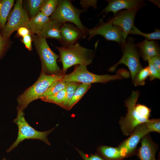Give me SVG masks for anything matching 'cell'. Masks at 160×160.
<instances>
[{
  "mask_svg": "<svg viewBox=\"0 0 160 160\" xmlns=\"http://www.w3.org/2000/svg\"><path fill=\"white\" fill-rule=\"evenodd\" d=\"M97 0H81L80 4L82 7L86 10V9L89 7H92L94 9H97Z\"/></svg>",
  "mask_w": 160,
  "mask_h": 160,
  "instance_id": "obj_33",
  "label": "cell"
},
{
  "mask_svg": "<svg viewBox=\"0 0 160 160\" xmlns=\"http://www.w3.org/2000/svg\"><path fill=\"white\" fill-rule=\"evenodd\" d=\"M32 39L41 60V71L48 75H57L62 73L57 62L59 56L51 49L46 39L41 35H34Z\"/></svg>",
  "mask_w": 160,
  "mask_h": 160,
  "instance_id": "obj_4",
  "label": "cell"
},
{
  "mask_svg": "<svg viewBox=\"0 0 160 160\" xmlns=\"http://www.w3.org/2000/svg\"><path fill=\"white\" fill-rule=\"evenodd\" d=\"M86 10L76 7L73 5L71 1L58 0L56 9L51 16L49 19L56 20L62 23H73L80 29L87 36L89 29L84 25L80 19V14Z\"/></svg>",
  "mask_w": 160,
  "mask_h": 160,
  "instance_id": "obj_7",
  "label": "cell"
},
{
  "mask_svg": "<svg viewBox=\"0 0 160 160\" xmlns=\"http://www.w3.org/2000/svg\"><path fill=\"white\" fill-rule=\"evenodd\" d=\"M75 148L78 151L82 160H106L98 153L91 154L88 156L78 149Z\"/></svg>",
  "mask_w": 160,
  "mask_h": 160,
  "instance_id": "obj_31",
  "label": "cell"
},
{
  "mask_svg": "<svg viewBox=\"0 0 160 160\" xmlns=\"http://www.w3.org/2000/svg\"><path fill=\"white\" fill-rule=\"evenodd\" d=\"M60 53V62L62 63L63 73L73 65L91 64L95 56V50L84 47L78 42L61 47L55 46Z\"/></svg>",
  "mask_w": 160,
  "mask_h": 160,
  "instance_id": "obj_1",
  "label": "cell"
},
{
  "mask_svg": "<svg viewBox=\"0 0 160 160\" xmlns=\"http://www.w3.org/2000/svg\"><path fill=\"white\" fill-rule=\"evenodd\" d=\"M97 151L98 154L106 160H121L125 157L118 147L101 145L97 148Z\"/></svg>",
  "mask_w": 160,
  "mask_h": 160,
  "instance_id": "obj_18",
  "label": "cell"
},
{
  "mask_svg": "<svg viewBox=\"0 0 160 160\" xmlns=\"http://www.w3.org/2000/svg\"><path fill=\"white\" fill-rule=\"evenodd\" d=\"M1 160H8L6 158H3Z\"/></svg>",
  "mask_w": 160,
  "mask_h": 160,
  "instance_id": "obj_39",
  "label": "cell"
},
{
  "mask_svg": "<svg viewBox=\"0 0 160 160\" xmlns=\"http://www.w3.org/2000/svg\"><path fill=\"white\" fill-rule=\"evenodd\" d=\"M149 76L148 66L143 68L135 75L133 81L135 86L143 85L145 84V80Z\"/></svg>",
  "mask_w": 160,
  "mask_h": 160,
  "instance_id": "obj_28",
  "label": "cell"
},
{
  "mask_svg": "<svg viewBox=\"0 0 160 160\" xmlns=\"http://www.w3.org/2000/svg\"><path fill=\"white\" fill-rule=\"evenodd\" d=\"M32 38L30 33L28 35L23 37L22 41L25 44V47L29 51L31 50L32 48Z\"/></svg>",
  "mask_w": 160,
  "mask_h": 160,
  "instance_id": "obj_34",
  "label": "cell"
},
{
  "mask_svg": "<svg viewBox=\"0 0 160 160\" xmlns=\"http://www.w3.org/2000/svg\"><path fill=\"white\" fill-rule=\"evenodd\" d=\"M1 3H0V8H1Z\"/></svg>",
  "mask_w": 160,
  "mask_h": 160,
  "instance_id": "obj_40",
  "label": "cell"
},
{
  "mask_svg": "<svg viewBox=\"0 0 160 160\" xmlns=\"http://www.w3.org/2000/svg\"><path fill=\"white\" fill-rule=\"evenodd\" d=\"M65 75L62 72L57 75H48L41 71L36 81L17 98L18 111H23L32 101L39 99L41 95L54 83L61 79Z\"/></svg>",
  "mask_w": 160,
  "mask_h": 160,
  "instance_id": "obj_3",
  "label": "cell"
},
{
  "mask_svg": "<svg viewBox=\"0 0 160 160\" xmlns=\"http://www.w3.org/2000/svg\"><path fill=\"white\" fill-rule=\"evenodd\" d=\"M88 40H91L96 35L102 36L106 40L117 42L121 46L126 39L124 32L119 26L113 25L107 21L104 22L103 18L93 28L89 29Z\"/></svg>",
  "mask_w": 160,
  "mask_h": 160,
  "instance_id": "obj_9",
  "label": "cell"
},
{
  "mask_svg": "<svg viewBox=\"0 0 160 160\" xmlns=\"http://www.w3.org/2000/svg\"><path fill=\"white\" fill-rule=\"evenodd\" d=\"M49 20V17L40 12L36 15L29 20L27 28L37 35H41L43 28Z\"/></svg>",
  "mask_w": 160,
  "mask_h": 160,
  "instance_id": "obj_19",
  "label": "cell"
},
{
  "mask_svg": "<svg viewBox=\"0 0 160 160\" xmlns=\"http://www.w3.org/2000/svg\"><path fill=\"white\" fill-rule=\"evenodd\" d=\"M148 1L157 5L160 8V0H149Z\"/></svg>",
  "mask_w": 160,
  "mask_h": 160,
  "instance_id": "obj_38",
  "label": "cell"
},
{
  "mask_svg": "<svg viewBox=\"0 0 160 160\" xmlns=\"http://www.w3.org/2000/svg\"><path fill=\"white\" fill-rule=\"evenodd\" d=\"M62 23L56 20H50L43 28L41 35L46 39H55L60 42V29Z\"/></svg>",
  "mask_w": 160,
  "mask_h": 160,
  "instance_id": "obj_17",
  "label": "cell"
},
{
  "mask_svg": "<svg viewBox=\"0 0 160 160\" xmlns=\"http://www.w3.org/2000/svg\"><path fill=\"white\" fill-rule=\"evenodd\" d=\"M141 145L137 152V156L140 160H156L155 154L158 145L152 140L148 134L140 140Z\"/></svg>",
  "mask_w": 160,
  "mask_h": 160,
  "instance_id": "obj_15",
  "label": "cell"
},
{
  "mask_svg": "<svg viewBox=\"0 0 160 160\" xmlns=\"http://www.w3.org/2000/svg\"><path fill=\"white\" fill-rule=\"evenodd\" d=\"M140 9L135 8L119 11L108 21L120 27L124 32L126 39L130 31L135 26V17Z\"/></svg>",
  "mask_w": 160,
  "mask_h": 160,
  "instance_id": "obj_12",
  "label": "cell"
},
{
  "mask_svg": "<svg viewBox=\"0 0 160 160\" xmlns=\"http://www.w3.org/2000/svg\"><path fill=\"white\" fill-rule=\"evenodd\" d=\"M130 34L141 35L148 40H160V30L156 28H155V31L153 32L145 33L141 32L135 26L130 31L129 34Z\"/></svg>",
  "mask_w": 160,
  "mask_h": 160,
  "instance_id": "obj_26",
  "label": "cell"
},
{
  "mask_svg": "<svg viewBox=\"0 0 160 160\" xmlns=\"http://www.w3.org/2000/svg\"><path fill=\"white\" fill-rule=\"evenodd\" d=\"M62 46L72 44L77 42L79 39L87 36L78 27L69 23H62L60 29Z\"/></svg>",
  "mask_w": 160,
  "mask_h": 160,
  "instance_id": "obj_14",
  "label": "cell"
},
{
  "mask_svg": "<svg viewBox=\"0 0 160 160\" xmlns=\"http://www.w3.org/2000/svg\"><path fill=\"white\" fill-rule=\"evenodd\" d=\"M17 31L18 34L23 37L30 33L29 30L26 27H21L19 28Z\"/></svg>",
  "mask_w": 160,
  "mask_h": 160,
  "instance_id": "obj_36",
  "label": "cell"
},
{
  "mask_svg": "<svg viewBox=\"0 0 160 160\" xmlns=\"http://www.w3.org/2000/svg\"><path fill=\"white\" fill-rule=\"evenodd\" d=\"M135 109L143 117L149 119L151 110L146 106L140 104H136Z\"/></svg>",
  "mask_w": 160,
  "mask_h": 160,
  "instance_id": "obj_30",
  "label": "cell"
},
{
  "mask_svg": "<svg viewBox=\"0 0 160 160\" xmlns=\"http://www.w3.org/2000/svg\"><path fill=\"white\" fill-rule=\"evenodd\" d=\"M146 126L150 132H160V120L159 119H149L145 122Z\"/></svg>",
  "mask_w": 160,
  "mask_h": 160,
  "instance_id": "obj_29",
  "label": "cell"
},
{
  "mask_svg": "<svg viewBox=\"0 0 160 160\" xmlns=\"http://www.w3.org/2000/svg\"><path fill=\"white\" fill-rule=\"evenodd\" d=\"M135 39L131 36L126 39L125 43L121 46L122 57L108 70L109 71H113L119 65L123 64L128 68L132 81L136 74L143 68L140 60V52L135 42Z\"/></svg>",
  "mask_w": 160,
  "mask_h": 160,
  "instance_id": "obj_5",
  "label": "cell"
},
{
  "mask_svg": "<svg viewBox=\"0 0 160 160\" xmlns=\"http://www.w3.org/2000/svg\"><path fill=\"white\" fill-rule=\"evenodd\" d=\"M29 20L27 13L23 7L22 0H17L9 14L7 22L3 28V37L6 40L19 28L23 27L27 28Z\"/></svg>",
  "mask_w": 160,
  "mask_h": 160,
  "instance_id": "obj_10",
  "label": "cell"
},
{
  "mask_svg": "<svg viewBox=\"0 0 160 160\" xmlns=\"http://www.w3.org/2000/svg\"><path fill=\"white\" fill-rule=\"evenodd\" d=\"M150 60L155 68L160 73V56H154L151 57Z\"/></svg>",
  "mask_w": 160,
  "mask_h": 160,
  "instance_id": "obj_35",
  "label": "cell"
},
{
  "mask_svg": "<svg viewBox=\"0 0 160 160\" xmlns=\"http://www.w3.org/2000/svg\"><path fill=\"white\" fill-rule=\"evenodd\" d=\"M67 85L66 87V95L62 108L65 109L71 100L74 93L78 87L81 84L74 82H66Z\"/></svg>",
  "mask_w": 160,
  "mask_h": 160,
  "instance_id": "obj_24",
  "label": "cell"
},
{
  "mask_svg": "<svg viewBox=\"0 0 160 160\" xmlns=\"http://www.w3.org/2000/svg\"><path fill=\"white\" fill-rule=\"evenodd\" d=\"M91 86V84H81L75 91L65 109L70 110L81 99Z\"/></svg>",
  "mask_w": 160,
  "mask_h": 160,
  "instance_id": "obj_20",
  "label": "cell"
},
{
  "mask_svg": "<svg viewBox=\"0 0 160 160\" xmlns=\"http://www.w3.org/2000/svg\"><path fill=\"white\" fill-rule=\"evenodd\" d=\"M140 95L138 91H133L130 95L125 101L127 112L125 116H122L119 121L121 131L125 135H130L136 126L146 122L149 119L141 116L135 109Z\"/></svg>",
  "mask_w": 160,
  "mask_h": 160,
  "instance_id": "obj_8",
  "label": "cell"
},
{
  "mask_svg": "<svg viewBox=\"0 0 160 160\" xmlns=\"http://www.w3.org/2000/svg\"><path fill=\"white\" fill-rule=\"evenodd\" d=\"M148 66L149 71L150 80L152 81L155 79H160V73L155 68L150 59L148 60Z\"/></svg>",
  "mask_w": 160,
  "mask_h": 160,
  "instance_id": "obj_32",
  "label": "cell"
},
{
  "mask_svg": "<svg viewBox=\"0 0 160 160\" xmlns=\"http://www.w3.org/2000/svg\"><path fill=\"white\" fill-rule=\"evenodd\" d=\"M5 41L6 40L1 36L0 34V55L4 48L5 44Z\"/></svg>",
  "mask_w": 160,
  "mask_h": 160,
  "instance_id": "obj_37",
  "label": "cell"
},
{
  "mask_svg": "<svg viewBox=\"0 0 160 160\" xmlns=\"http://www.w3.org/2000/svg\"><path fill=\"white\" fill-rule=\"evenodd\" d=\"M45 0H29L28 1V12L31 18L36 15L41 10Z\"/></svg>",
  "mask_w": 160,
  "mask_h": 160,
  "instance_id": "obj_27",
  "label": "cell"
},
{
  "mask_svg": "<svg viewBox=\"0 0 160 160\" xmlns=\"http://www.w3.org/2000/svg\"><path fill=\"white\" fill-rule=\"evenodd\" d=\"M17 116L13 121L18 128L17 138L15 141L6 151L9 153L17 147L23 140L28 139H38L43 141L48 145L50 143L47 139L48 135L55 127L45 132H40L34 129L29 125L25 119L23 111H17Z\"/></svg>",
  "mask_w": 160,
  "mask_h": 160,
  "instance_id": "obj_6",
  "label": "cell"
},
{
  "mask_svg": "<svg viewBox=\"0 0 160 160\" xmlns=\"http://www.w3.org/2000/svg\"><path fill=\"white\" fill-rule=\"evenodd\" d=\"M130 77L129 72L124 68L119 69L114 75H99L89 71L86 65H74L72 72L64 75L62 79L65 82H74L84 84L95 83L105 84L112 81L126 79Z\"/></svg>",
  "mask_w": 160,
  "mask_h": 160,
  "instance_id": "obj_2",
  "label": "cell"
},
{
  "mask_svg": "<svg viewBox=\"0 0 160 160\" xmlns=\"http://www.w3.org/2000/svg\"><path fill=\"white\" fill-rule=\"evenodd\" d=\"M66 95V88L52 95L40 98L43 101L55 104L62 107Z\"/></svg>",
  "mask_w": 160,
  "mask_h": 160,
  "instance_id": "obj_22",
  "label": "cell"
},
{
  "mask_svg": "<svg viewBox=\"0 0 160 160\" xmlns=\"http://www.w3.org/2000/svg\"><path fill=\"white\" fill-rule=\"evenodd\" d=\"M13 0H4L1 3L0 9V27L3 28L5 25L7 17L13 6Z\"/></svg>",
  "mask_w": 160,
  "mask_h": 160,
  "instance_id": "obj_21",
  "label": "cell"
},
{
  "mask_svg": "<svg viewBox=\"0 0 160 160\" xmlns=\"http://www.w3.org/2000/svg\"><path fill=\"white\" fill-rule=\"evenodd\" d=\"M66 82L62 79L53 83L40 97L39 99L55 94L66 88Z\"/></svg>",
  "mask_w": 160,
  "mask_h": 160,
  "instance_id": "obj_23",
  "label": "cell"
},
{
  "mask_svg": "<svg viewBox=\"0 0 160 160\" xmlns=\"http://www.w3.org/2000/svg\"><path fill=\"white\" fill-rule=\"evenodd\" d=\"M106 1L108 2V4L99 14H103V19L109 12H113L114 16L121 9L141 8L146 5L144 3L145 1L143 0H108Z\"/></svg>",
  "mask_w": 160,
  "mask_h": 160,
  "instance_id": "obj_13",
  "label": "cell"
},
{
  "mask_svg": "<svg viewBox=\"0 0 160 160\" xmlns=\"http://www.w3.org/2000/svg\"><path fill=\"white\" fill-rule=\"evenodd\" d=\"M150 132L145 122L140 124L136 126L130 136L121 142L118 147L125 157L130 156L135 152L137 144L143 137Z\"/></svg>",
  "mask_w": 160,
  "mask_h": 160,
  "instance_id": "obj_11",
  "label": "cell"
},
{
  "mask_svg": "<svg viewBox=\"0 0 160 160\" xmlns=\"http://www.w3.org/2000/svg\"><path fill=\"white\" fill-rule=\"evenodd\" d=\"M140 52L141 57L145 61H147L154 56H160L159 44L153 40L145 39L136 44Z\"/></svg>",
  "mask_w": 160,
  "mask_h": 160,
  "instance_id": "obj_16",
  "label": "cell"
},
{
  "mask_svg": "<svg viewBox=\"0 0 160 160\" xmlns=\"http://www.w3.org/2000/svg\"><path fill=\"white\" fill-rule=\"evenodd\" d=\"M58 2L57 0H45L40 12L49 17L55 11Z\"/></svg>",
  "mask_w": 160,
  "mask_h": 160,
  "instance_id": "obj_25",
  "label": "cell"
}]
</instances>
